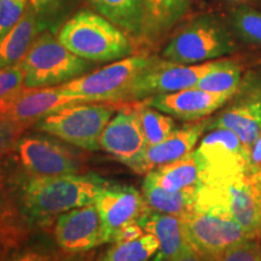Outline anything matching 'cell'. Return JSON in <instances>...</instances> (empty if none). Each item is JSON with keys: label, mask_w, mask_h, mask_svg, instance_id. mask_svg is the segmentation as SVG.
<instances>
[{"label": "cell", "mask_w": 261, "mask_h": 261, "mask_svg": "<svg viewBox=\"0 0 261 261\" xmlns=\"http://www.w3.org/2000/svg\"><path fill=\"white\" fill-rule=\"evenodd\" d=\"M252 177L261 185V173H259V174H256V175H252Z\"/></svg>", "instance_id": "ab89813d"}, {"label": "cell", "mask_w": 261, "mask_h": 261, "mask_svg": "<svg viewBox=\"0 0 261 261\" xmlns=\"http://www.w3.org/2000/svg\"><path fill=\"white\" fill-rule=\"evenodd\" d=\"M29 0H0V37L21 19Z\"/></svg>", "instance_id": "4dcf8cb0"}, {"label": "cell", "mask_w": 261, "mask_h": 261, "mask_svg": "<svg viewBox=\"0 0 261 261\" xmlns=\"http://www.w3.org/2000/svg\"><path fill=\"white\" fill-rule=\"evenodd\" d=\"M99 15L140 42L143 32V11L140 0H91Z\"/></svg>", "instance_id": "d4e9b609"}, {"label": "cell", "mask_w": 261, "mask_h": 261, "mask_svg": "<svg viewBox=\"0 0 261 261\" xmlns=\"http://www.w3.org/2000/svg\"><path fill=\"white\" fill-rule=\"evenodd\" d=\"M215 61L200 64H180L156 57L137 77L123 102L145 100L159 94L173 93L195 87L212 69Z\"/></svg>", "instance_id": "30bf717a"}, {"label": "cell", "mask_w": 261, "mask_h": 261, "mask_svg": "<svg viewBox=\"0 0 261 261\" xmlns=\"http://www.w3.org/2000/svg\"><path fill=\"white\" fill-rule=\"evenodd\" d=\"M24 87V71L21 64L0 69V99Z\"/></svg>", "instance_id": "d6a6232c"}, {"label": "cell", "mask_w": 261, "mask_h": 261, "mask_svg": "<svg viewBox=\"0 0 261 261\" xmlns=\"http://www.w3.org/2000/svg\"><path fill=\"white\" fill-rule=\"evenodd\" d=\"M155 58L145 54L132 55L58 86L85 103H123L130 86Z\"/></svg>", "instance_id": "ba28073f"}, {"label": "cell", "mask_w": 261, "mask_h": 261, "mask_svg": "<svg viewBox=\"0 0 261 261\" xmlns=\"http://www.w3.org/2000/svg\"><path fill=\"white\" fill-rule=\"evenodd\" d=\"M57 38L74 55L93 63L115 62L135 52L128 35L98 12L74 15L62 25Z\"/></svg>", "instance_id": "3957f363"}, {"label": "cell", "mask_w": 261, "mask_h": 261, "mask_svg": "<svg viewBox=\"0 0 261 261\" xmlns=\"http://www.w3.org/2000/svg\"><path fill=\"white\" fill-rule=\"evenodd\" d=\"M0 162L5 174L25 178L60 177V175L84 173L83 156L56 140L45 136L23 135L15 149Z\"/></svg>", "instance_id": "277c9868"}, {"label": "cell", "mask_w": 261, "mask_h": 261, "mask_svg": "<svg viewBox=\"0 0 261 261\" xmlns=\"http://www.w3.org/2000/svg\"><path fill=\"white\" fill-rule=\"evenodd\" d=\"M242 74L241 67L230 60L215 61L210 71L198 80L195 87L212 93H223L233 96L240 87Z\"/></svg>", "instance_id": "484cf974"}, {"label": "cell", "mask_w": 261, "mask_h": 261, "mask_svg": "<svg viewBox=\"0 0 261 261\" xmlns=\"http://www.w3.org/2000/svg\"><path fill=\"white\" fill-rule=\"evenodd\" d=\"M219 261H261L260 240H248L230 248Z\"/></svg>", "instance_id": "836d02e7"}, {"label": "cell", "mask_w": 261, "mask_h": 261, "mask_svg": "<svg viewBox=\"0 0 261 261\" xmlns=\"http://www.w3.org/2000/svg\"><path fill=\"white\" fill-rule=\"evenodd\" d=\"M139 224L145 232L154 234L159 240L160 249L154 261H172L188 244L181 218L150 211Z\"/></svg>", "instance_id": "44dd1931"}, {"label": "cell", "mask_w": 261, "mask_h": 261, "mask_svg": "<svg viewBox=\"0 0 261 261\" xmlns=\"http://www.w3.org/2000/svg\"><path fill=\"white\" fill-rule=\"evenodd\" d=\"M188 243L210 261H219L230 248L254 240L236 221L195 211L184 219Z\"/></svg>", "instance_id": "8fae6325"}, {"label": "cell", "mask_w": 261, "mask_h": 261, "mask_svg": "<svg viewBox=\"0 0 261 261\" xmlns=\"http://www.w3.org/2000/svg\"><path fill=\"white\" fill-rule=\"evenodd\" d=\"M172 261H210V260H207L205 257L202 256L200 253L196 252L194 248L188 243L187 246L182 248L181 252L179 253Z\"/></svg>", "instance_id": "74e56055"}, {"label": "cell", "mask_w": 261, "mask_h": 261, "mask_svg": "<svg viewBox=\"0 0 261 261\" xmlns=\"http://www.w3.org/2000/svg\"><path fill=\"white\" fill-rule=\"evenodd\" d=\"M58 248L68 253H87L112 243V233L96 205L89 204L62 214L52 230Z\"/></svg>", "instance_id": "4fadbf2b"}, {"label": "cell", "mask_w": 261, "mask_h": 261, "mask_svg": "<svg viewBox=\"0 0 261 261\" xmlns=\"http://www.w3.org/2000/svg\"><path fill=\"white\" fill-rule=\"evenodd\" d=\"M144 181L168 191H179L189 188L198 189L203 181V177L195 156V150L178 161L149 172L145 174Z\"/></svg>", "instance_id": "603a6c76"}, {"label": "cell", "mask_w": 261, "mask_h": 261, "mask_svg": "<svg viewBox=\"0 0 261 261\" xmlns=\"http://www.w3.org/2000/svg\"><path fill=\"white\" fill-rule=\"evenodd\" d=\"M232 96L190 87L142 100L146 106L184 121H198L219 110Z\"/></svg>", "instance_id": "ac0fdd59"}, {"label": "cell", "mask_w": 261, "mask_h": 261, "mask_svg": "<svg viewBox=\"0 0 261 261\" xmlns=\"http://www.w3.org/2000/svg\"><path fill=\"white\" fill-rule=\"evenodd\" d=\"M236 40L226 24L213 14L196 16L175 33L162 58L180 64H200L231 55Z\"/></svg>", "instance_id": "5b68a950"}, {"label": "cell", "mask_w": 261, "mask_h": 261, "mask_svg": "<svg viewBox=\"0 0 261 261\" xmlns=\"http://www.w3.org/2000/svg\"><path fill=\"white\" fill-rule=\"evenodd\" d=\"M24 87H55L89 73L93 62L68 50L50 31H42L22 60Z\"/></svg>", "instance_id": "8992f818"}, {"label": "cell", "mask_w": 261, "mask_h": 261, "mask_svg": "<svg viewBox=\"0 0 261 261\" xmlns=\"http://www.w3.org/2000/svg\"><path fill=\"white\" fill-rule=\"evenodd\" d=\"M160 249L159 240L154 234H143L128 242L112 243L102 256L94 261H149Z\"/></svg>", "instance_id": "4316f807"}, {"label": "cell", "mask_w": 261, "mask_h": 261, "mask_svg": "<svg viewBox=\"0 0 261 261\" xmlns=\"http://www.w3.org/2000/svg\"><path fill=\"white\" fill-rule=\"evenodd\" d=\"M148 148L136 107L120 110L100 137V149L128 167Z\"/></svg>", "instance_id": "2e32d148"}, {"label": "cell", "mask_w": 261, "mask_h": 261, "mask_svg": "<svg viewBox=\"0 0 261 261\" xmlns=\"http://www.w3.org/2000/svg\"><path fill=\"white\" fill-rule=\"evenodd\" d=\"M75 103L85 102L63 92L60 86L23 87L0 99V119L34 126L42 117Z\"/></svg>", "instance_id": "5bb4252c"}, {"label": "cell", "mask_w": 261, "mask_h": 261, "mask_svg": "<svg viewBox=\"0 0 261 261\" xmlns=\"http://www.w3.org/2000/svg\"><path fill=\"white\" fill-rule=\"evenodd\" d=\"M115 113L112 103H75L42 117L34 127L83 150L100 149V137Z\"/></svg>", "instance_id": "52a82bcc"}, {"label": "cell", "mask_w": 261, "mask_h": 261, "mask_svg": "<svg viewBox=\"0 0 261 261\" xmlns=\"http://www.w3.org/2000/svg\"><path fill=\"white\" fill-rule=\"evenodd\" d=\"M0 178L14 192L22 213L33 230H54L62 214L75 208L93 204L107 180L93 173L60 177L25 178L5 174Z\"/></svg>", "instance_id": "6da1fadb"}, {"label": "cell", "mask_w": 261, "mask_h": 261, "mask_svg": "<svg viewBox=\"0 0 261 261\" xmlns=\"http://www.w3.org/2000/svg\"><path fill=\"white\" fill-rule=\"evenodd\" d=\"M231 25L243 40L261 46V11L247 5L231 12Z\"/></svg>", "instance_id": "f546056e"}, {"label": "cell", "mask_w": 261, "mask_h": 261, "mask_svg": "<svg viewBox=\"0 0 261 261\" xmlns=\"http://www.w3.org/2000/svg\"><path fill=\"white\" fill-rule=\"evenodd\" d=\"M259 185H260V184H259ZM260 187H261V185H260Z\"/></svg>", "instance_id": "7bdbcfd3"}, {"label": "cell", "mask_w": 261, "mask_h": 261, "mask_svg": "<svg viewBox=\"0 0 261 261\" xmlns=\"http://www.w3.org/2000/svg\"><path fill=\"white\" fill-rule=\"evenodd\" d=\"M68 2L70 0H29V5L46 28L48 22L52 21L51 18H54L55 15H57Z\"/></svg>", "instance_id": "e575fe53"}, {"label": "cell", "mask_w": 261, "mask_h": 261, "mask_svg": "<svg viewBox=\"0 0 261 261\" xmlns=\"http://www.w3.org/2000/svg\"><path fill=\"white\" fill-rule=\"evenodd\" d=\"M203 181L232 177L248 171L249 152L242 140L226 128H214L195 150Z\"/></svg>", "instance_id": "7c38bea8"}, {"label": "cell", "mask_w": 261, "mask_h": 261, "mask_svg": "<svg viewBox=\"0 0 261 261\" xmlns=\"http://www.w3.org/2000/svg\"><path fill=\"white\" fill-rule=\"evenodd\" d=\"M208 123L210 119H204L175 128L163 142L148 146L143 155L128 167L137 174L145 175L156 168L190 155L202 133L208 128Z\"/></svg>", "instance_id": "e0dca14e"}, {"label": "cell", "mask_w": 261, "mask_h": 261, "mask_svg": "<svg viewBox=\"0 0 261 261\" xmlns=\"http://www.w3.org/2000/svg\"><path fill=\"white\" fill-rule=\"evenodd\" d=\"M45 25L28 5L21 19L0 37V69L19 64Z\"/></svg>", "instance_id": "ffe728a7"}, {"label": "cell", "mask_w": 261, "mask_h": 261, "mask_svg": "<svg viewBox=\"0 0 261 261\" xmlns=\"http://www.w3.org/2000/svg\"><path fill=\"white\" fill-rule=\"evenodd\" d=\"M143 196L151 211L171 214L185 219L196 211L197 188H189L179 191H168L151 182H143Z\"/></svg>", "instance_id": "cb8c5ba5"}, {"label": "cell", "mask_w": 261, "mask_h": 261, "mask_svg": "<svg viewBox=\"0 0 261 261\" xmlns=\"http://www.w3.org/2000/svg\"><path fill=\"white\" fill-rule=\"evenodd\" d=\"M145 233H146L145 230L139 223L126 225V226L119 228V230L114 232L113 243L128 242V241H133V240H137V238L142 237L143 234Z\"/></svg>", "instance_id": "d590c367"}, {"label": "cell", "mask_w": 261, "mask_h": 261, "mask_svg": "<svg viewBox=\"0 0 261 261\" xmlns=\"http://www.w3.org/2000/svg\"><path fill=\"white\" fill-rule=\"evenodd\" d=\"M33 231L14 192L0 178V246L10 254L25 246Z\"/></svg>", "instance_id": "d6986e66"}, {"label": "cell", "mask_w": 261, "mask_h": 261, "mask_svg": "<svg viewBox=\"0 0 261 261\" xmlns=\"http://www.w3.org/2000/svg\"><path fill=\"white\" fill-rule=\"evenodd\" d=\"M260 248H261V243H260Z\"/></svg>", "instance_id": "b9f144b4"}, {"label": "cell", "mask_w": 261, "mask_h": 261, "mask_svg": "<svg viewBox=\"0 0 261 261\" xmlns=\"http://www.w3.org/2000/svg\"><path fill=\"white\" fill-rule=\"evenodd\" d=\"M248 173L250 175H256L261 173V133L249 149L248 159Z\"/></svg>", "instance_id": "8d00e7d4"}, {"label": "cell", "mask_w": 261, "mask_h": 261, "mask_svg": "<svg viewBox=\"0 0 261 261\" xmlns=\"http://www.w3.org/2000/svg\"><path fill=\"white\" fill-rule=\"evenodd\" d=\"M32 127L27 123H18L0 119V159L15 149L25 129Z\"/></svg>", "instance_id": "1f68e13d"}, {"label": "cell", "mask_w": 261, "mask_h": 261, "mask_svg": "<svg viewBox=\"0 0 261 261\" xmlns=\"http://www.w3.org/2000/svg\"><path fill=\"white\" fill-rule=\"evenodd\" d=\"M93 204L112 233V243L115 231L126 225L140 223L151 211L146 204L143 192L138 189L108 180L98 192Z\"/></svg>", "instance_id": "9a60e30c"}, {"label": "cell", "mask_w": 261, "mask_h": 261, "mask_svg": "<svg viewBox=\"0 0 261 261\" xmlns=\"http://www.w3.org/2000/svg\"><path fill=\"white\" fill-rule=\"evenodd\" d=\"M135 107L148 146L163 142L173 130L177 128V123L171 115L146 106L143 102Z\"/></svg>", "instance_id": "83f0119b"}, {"label": "cell", "mask_w": 261, "mask_h": 261, "mask_svg": "<svg viewBox=\"0 0 261 261\" xmlns=\"http://www.w3.org/2000/svg\"><path fill=\"white\" fill-rule=\"evenodd\" d=\"M143 11V32L140 42H154L171 31L184 17L188 0H140Z\"/></svg>", "instance_id": "7402d4cb"}, {"label": "cell", "mask_w": 261, "mask_h": 261, "mask_svg": "<svg viewBox=\"0 0 261 261\" xmlns=\"http://www.w3.org/2000/svg\"><path fill=\"white\" fill-rule=\"evenodd\" d=\"M196 211L236 221L250 237L260 240L261 187L248 172L202 182Z\"/></svg>", "instance_id": "7a4b0ae2"}, {"label": "cell", "mask_w": 261, "mask_h": 261, "mask_svg": "<svg viewBox=\"0 0 261 261\" xmlns=\"http://www.w3.org/2000/svg\"><path fill=\"white\" fill-rule=\"evenodd\" d=\"M6 256H8V253H6L5 250L3 249V247L0 246V261H4Z\"/></svg>", "instance_id": "f35d334b"}, {"label": "cell", "mask_w": 261, "mask_h": 261, "mask_svg": "<svg viewBox=\"0 0 261 261\" xmlns=\"http://www.w3.org/2000/svg\"><path fill=\"white\" fill-rule=\"evenodd\" d=\"M4 261H94L93 255L87 253H68L61 248L47 246H23L14 250Z\"/></svg>", "instance_id": "f1b7e54d"}, {"label": "cell", "mask_w": 261, "mask_h": 261, "mask_svg": "<svg viewBox=\"0 0 261 261\" xmlns=\"http://www.w3.org/2000/svg\"><path fill=\"white\" fill-rule=\"evenodd\" d=\"M230 2H240V0H230Z\"/></svg>", "instance_id": "60d3db41"}, {"label": "cell", "mask_w": 261, "mask_h": 261, "mask_svg": "<svg viewBox=\"0 0 261 261\" xmlns=\"http://www.w3.org/2000/svg\"><path fill=\"white\" fill-rule=\"evenodd\" d=\"M224 109L210 119L208 128H226L242 140L249 152L261 133V77L248 73Z\"/></svg>", "instance_id": "9c48e42d"}]
</instances>
